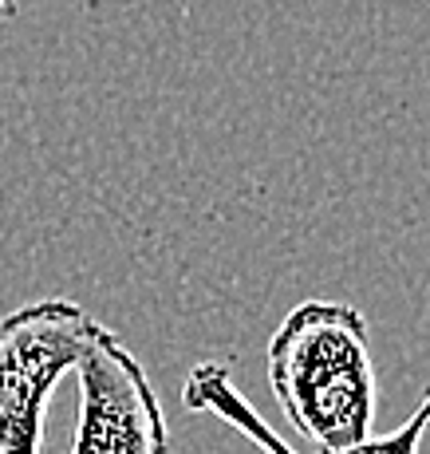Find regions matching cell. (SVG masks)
Listing matches in <instances>:
<instances>
[{
	"instance_id": "6da1fadb",
	"label": "cell",
	"mask_w": 430,
	"mask_h": 454,
	"mask_svg": "<svg viewBox=\"0 0 430 454\" xmlns=\"http://www.w3.org/2000/svg\"><path fill=\"white\" fill-rule=\"evenodd\" d=\"M367 320L356 304L304 301L269 340V383L288 427L320 454L371 439L375 364Z\"/></svg>"
},
{
	"instance_id": "7a4b0ae2",
	"label": "cell",
	"mask_w": 430,
	"mask_h": 454,
	"mask_svg": "<svg viewBox=\"0 0 430 454\" xmlns=\"http://www.w3.org/2000/svg\"><path fill=\"white\" fill-rule=\"evenodd\" d=\"M95 320L75 301H32L0 317V454H43L51 391L83 356Z\"/></svg>"
},
{
	"instance_id": "3957f363",
	"label": "cell",
	"mask_w": 430,
	"mask_h": 454,
	"mask_svg": "<svg viewBox=\"0 0 430 454\" xmlns=\"http://www.w3.org/2000/svg\"><path fill=\"white\" fill-rule=\"evenodd\" d=\"M79 375V419L72 454H170V431L138 356L95 320Z\"/></svg>"
},
{
	"instance_id": "277c9868",
	"label": "cell",
	"mask_w": 430,
	"mask_h": 454,
	"mask_svg": "<svg viewBox=\"0 0 430 454\" xmlns=\"http://www.w3.org/2000/svg\"><path fill=\"white\" fill-rule=\"evenodd\" d=\"M182 407H186V411L217 415L225 427H233L237 434H245L253 447H261L265 454H301L288 447L285 439H277V431L253 411L245 391L237 387L230 368H222V364H198V368L186 375V383H182ZM426 427H430V387H426L423 403H418V411L410 415L399 431L383 434V439H367L344 454H418Z\"/></svg>"
},
{
	"instance_id": "5b68a950",
	"label": "cell",
	"mask_w": 430,
	"mask_h": 454,
	"mask_svg": "<svg viewBox=\"0 0 430 454\" xmlns=\"http://www.w3.org/2000/svg\"><path fill=\"white\" fill-rule=\"evenodd\" d=\"M0 8H4V0H0Z\"/></svg>"
}]
</instances>
